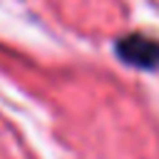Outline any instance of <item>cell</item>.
<instances>
[{
    "label": "cell",
    "mask_w": 159,
    "mask_h": 159,
    "mask_svg": "<svg viewBox=\"0 0 159 159\" xmlns=\"http://www.w3.org/2000/svg\"><path fill=\"white\" fill-rule=\"evenodd\" d=\"M117 52L124 62L137 67H157L159 65V45L147 37H124L117 45Z\"/></svg>",
    "instance_id": "1"
}]
</instances>
